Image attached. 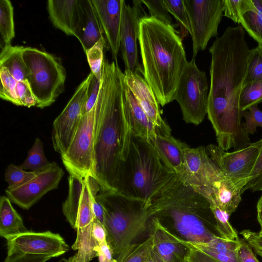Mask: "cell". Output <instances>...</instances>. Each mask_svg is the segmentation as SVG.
<instances>
[{"label":"cell","instance_id":"cell-21","mask_svg":"<svg viewBox=\"0 0 262 262\" xmlns=\"http://www.w3.org/2000/svg\"><path fill=\"white\" fill-rule=\"evenodd\" d=\"M47 9L53 25L69 36L77 38L80 16V0H49Z\"/></svg>","mask_w":262,"mask_h":262},{"label":"cell","instance_id":"cell-43","mask_svg":"<svg viewBox=\"0 0 262 262\" xmlns=\"http://www.w3.org/2000/svg\"><path fill=\"white\" fill-rule=\"evenodd\" d=\"M260 141V151L253 169L252 179L242 189V193L249 189L253 192L262 191V138Z\"/></svg>","mask_w":262,"mask_h":262},{"label":"cell","instance_id":"cell-22","mask_svg":"<svg viewBox=\"0 0 262 262\" xmlns=\"http://www.w3.org/2000/svg\"><path fill=\"white\" fill-rule=\"evenodd\" d=\"M150 221V235L154 239V250L164 262L183 261L184 239L171 233L157 216Z\"/></svg>","mask_w":262,"mask_h":262},{"label":"cell","instance_id":"cell-44","mask_svg":"<svg viewBox=\"0 0 262 262\" xmlns=\"http://www.w3.org/2000/svg\"><path fill=\"white\" fill-rule=\"evenodd\" d=\"M16 92L21 106L28 107L36 106V99L28 80L18 81Z\"/></svg>","mask_w":262,"mask_h":262},{"label":"cell","instance_id":"cell-5","mask_svg":"<svg viewBox=\"0 0 262 262\" xmlns=\"http://www.w3.org/2000/svg\"><path fill=\"white\" fill-rule=\"evenodd\" d=\"M176 177L151 142L132 134L118 192L149 206L156 195Z\"/></svg>","mask_w":262,"mask_h":262},{"label":"cell","instance_id":"cell-29","mask_svg":"<svg viewBox=\"0 0 262 262\" xmlns=\"http://www.w3.org/2000/svg\"><path fill=\"white\" fill-rule=\"evenodd\" d=\"M0 46L11 44L15 36L13 7L9 0L0 1Z\"/></svg>","mask_w":262,"mask_h":262},{"label":"cell","instance_id":"cell-8","mask_svg":"<svg viewBox=\"0 0 262 262\" xmlns=\"http://www.w3.org/2000/svg\"><path fill=\"white\" fill-rule=\"evenodd\" d=\"M90 177L80 179L70 175L68 194L62 206L67 221L77 232L72 248L82 255L93 254L98 245L92 233L95 217L92 207Z\"/></svg>","mask_w":262,"mask_h":262},{"label":"cell","instance_id":"cell-45","mask_svg":"<svg viewBox=\"0 0 262 262\" xmlns=\"http://www.w3.org/2000/svg\"><path fill=\"white\" fill-rule=\"evenodd\" d=\"M100 80L94 75L90 84L86 100L82 107V116L90 112L96 104L100 87Z\"/></svg>","mask_w":262,"mask_h":262},{"label":"cell","instance_id":"cell-6","mask_svg":"<svg viewBox=\"0 0 262 262\" xmlns=\"http://www.w3.org/2000/svg\"><path fill=\"white\" fill-rule=\"evenodd\" d=\"M96 199L104 210L107 242L114 256H118L145 230L153 216L150 205L119 192L101 189Z\"/></svg>","mask_w":262,"mask_h":262},{"label":"cell","instance_id":"cell-1","mask_svg":"<svg viewBox=\"0 0 262 262\" xmlns=\"http://www.w3.org/2000/svg\"><path fill=\"white\" fill-rule=\"evenodd\" d=\"M249 50L241 25L227 27L209 48L211 61L207 115L217 146L226 151L232 148L243 149L250 144L249 135L242 126L239 107Z\"/></svg>","mask_w":262,"mask_h":262},{"label":"cell","instance_id":"cell-47","mask_svg":"<svg viewBox=\"0 0 262 262\" xmlns=\"http://www.w3.org/2000/svg\"><path fill=\"white\" fill-rule=\"evenodd\" d=\"M240 233L255 252L262 257V235L250 230H243Z\"/></svg>","mask_w":262,"mask_h":262},{"label":"cell","instance_id":"cell-42","mask_svg":"<svg viewBox=\"0 0 262 262\" xmlns=\"http://www.w3.org/2000/svg\"><path fill=\"white\" fill-rule=\"evenodd\" d=\"M141 2L146 6L149 12L150 16L166 25L173 26L172 18L167 9L164 0H141Z\"/></svg>","mask_w":262,"mask_h":262},{"label":"cell","instance_id":"cell-32","mask_svg":"<svg viewBox=\"0 0 262 262\" xmlns=\"http://www.w3.org/2000/svg\"><path fill=\"white\" fill-rule=\"evenodd\" d=\"M51 164L52 162H50L45 156L42 142L39 138H36L26 160L18 166L24 170L37 172L47 169Z\"/></svg>","mask_w":262,"mask_h":262},{"label":"cell","instance_id":"cell-34","mask_svg":"<svg viewBox=\"0 0 262 262\" xmlns=\"http://www.w3.org/2000/svg\"><path fill=\"white\" fill-rule=\"evenodd\" d=\"M262 80V45L249 50L244 85Z\"/></svg>","mask_w":262,"mask_h":262},{"label":"cell","instance_id":"cell-16","mask_svg":"<svg viewBox=\"0 0 262 262\" xmlns=\"http://www.w3.org/2000/svg\"><path fill=\"white\" fill-rule=\"evenodd\" d=\"M6 241L8 255L28 254L47 255L53 258L69 250V245L60 235L50 231H28L9 237Z\"/></svg>","mask_w":262,"mask_h":262},{"label":"cell","instance_id":"cell-38","mask_svg":"<svg viewBox=\"0 0 262 262\" xmlns=\"http://www.w3.org/2000/svg\"><path fill=\"white\" fill-rule=\"evenodd\" d=\"M210 208L215 220V227L219 235L229 240H238L237 233L229 221V215L217 206L210 204Z\"/></svg>","mask_w":262,"mask_h":262},{"label":"cell","instance_id":"cell-25","mask_svg":"<svg viewBox=\"0 0 262 262\" xmlns=\"http://www.w3.org/2000/svg\"><path fill=\"white\" fill-rule=\"evenodd\" d=\"M125 103L133 134L148 142L153 141L156 128L142 109L124 79Z\"/></svg>","mask_w":262,"mask_h":262},{"label":"cell","instance_id":"cell-41","mask_svg":"<svg viewBox=\"0 0 262 262\" xmlns=\"http://www.w3.org/2000/svg\"><path fill=\"white\" fill-rule=\"evenodd\" d=\"M242 116L245 120V122L242 123V126L249 135H254L256 132L257 127L262 128V112L258 108L257 104L242 112Z\"/></svg>","mask_w":262,"mask_h":262},{"label":"cell","instance_id":"cell-26","mask_svg":"<svg viewBox=\"0 0 262 262\" xmlns=\"http://www.w3.org/2000/svg\"><path fill=\"white\" fill-rule=\"evenodd\" d=\"M28 231L22 218L6 196L0 199V235L6 239Z\"/></svg>","mask_w":262,"mask_h":262},{"label":"cell","instance_id":"cell-53","mask_svg":"<svg viewBox=\"0 0 262 262\" xmlns=\"http://www.w3.org/2000/svg\"><path fill=\"white\" fill-rule=\"evenodd\" d=\"M145 262H164L153 249L150 256Z\"/></svg>","mask_w":262,"mask_h":262},{"label":"cell","instance_id":"cell-37","mask_svg":"<svg viewBox=\"0 0 262 262\" xmlns=\"http://www.w3.org/2000/svg\"><path fill=\"white\" fill-rule=\"evenodd\" d=\"M106 47L107 48L106 39L102 38L85 52L91 72L99 80L101 78L102 64L104 58L103 50Z\"/></svg>","mask_w":262,"mask_h":262},{"label":"cell","instance_id":"cell-4","mask_svg":"<svg viewBox=\"0 0 262 262\" xmlns=\"http://www.w3.org/2000/svg\"><path fill=\"white\" fill-rule=\"evenodd\" d=\"M149 207L153 216L169 220L186 242L206 243L220 236L207 228L208 217L213 216L210 204L178 177L156 195Z\"/></svg>","mask_w":262,"mask_h":262},{"label":"cell","instance_id":"cell-3","mask_svg":"<svg viewBox=\"0 0 262 262\" xmlns=\"http://www.w3.org/2000/svg\"><path fill=\"white\" fill-rule=\"evenodd\" d=\"M138 40L144 78L164 106L174 100L188 62L183 39L173 26L146 16L139 23Z\"/></svg>","mask_w":262,"mask_h":262},{"label":"cell","instance_id":"cell-23","mask_svg":"<svg viewBox=\"0 0 262 262\" xmlns=\"http://www.w3.org/2000/svg\"><path fill=\"white\" fill-rule=\"evenodd\" d=\"M251 179H236L225 175L216 185L211 205L217 206L229 215L234 212L242 200V189Z\"/></svg>","mask_w":262,"mask_h":262},{"label":"cell","instance_id":"cell-28","mask_svg":"<svg viewBox=\"0 0 262 262\" xmlns=\"http://www.w3.org/2000/svg\"><path fill=\"white\" fill-rule=\"evenodd\" d=\"M255 8L245 13L240 24L258 44L262 45V0H253Z\"/></svg>","mask_w":262,"mask_h":262},{"label":"cell","instance_id":"cell-27","mask_svg":"<svg viewBox=\"0 0 262 262\" xmlns=\"http://www.w3.org/2000/svg\"><path fill=\"white\" fill-rule=\"evenodd\" d=\"M24 47L8 45L1 49L0 67L5 68L17 81L29 79V72L23 56Z\"/></svg>","mask_w":262,"mask_h":262},{"label":"cell","instance_id":"cell-51","mask_svg":"<svg viewBox=\"0 0 262 262\" xmlns=\"http://www.w3.org/2000/svg\"><path fill=\"white\" fill-rule=\"evenodd\" d=\"M92 233L94 239L99 245L107 242L106 232L104 226L95 219L93 224Z\"/></svg>","mask_w":262,"mask_h":262},{"label":"cell","instance_id":"cell-7","mask_svg":"<svg viewBox=\"0 0 262 262\" xmlns=\"http://www.w3.org/2000/svg\"><path fill=\"white\" fill-rule=\"evenodd\" d=\"M23 56L29 72L28 82L36 106H50L63 92L66 71L60 58L38 49L24 47Z\"/></svg>","mask_w":262,"mask_h":262},{"label":"cell","instance_id":"cell-36","mask_svg":"<svg viewBox=\"0 0 262 262\" xmlns=\"http://www.w3.org/2000/svg\"><path fill=\"white\" fill-rule=\"evenodd\" d=\"M255 8L253 0H223L224 15L235 23L240 24L242 16Z\"/></svg>","mask_w":262,"mask_h":262},{"label":"cell","instance_id":"cell-14","mask_svg":"<svg viewBox=\"0 0 262 262\" xmlns=\"http://www.w3.org/2000/svg\"><path fill=\"white\" fill-rule=\"evenodd\" d=\"M133 4H124L120 28V48L125 71L143 75L140 63L137 41L139 37V23L147 16L141 5V1H133Z\"/></svg>","mask_w":262,"mask_h":262},{"label":"cell","instance_id":"cell-13","mask_svg":"<svg viewBox=\"0 0 262 262\" xmlns=\"http://www.w3.org/2000/svg\"><path fill=\"white\" fill-rule=\"evenodd\" d=\"M93 76L94 74L91 72L79 85L66 107L53 122V146L54 150L61 156L66 152L76 134Z\"/></svg>","mask_w":262,"mask_h":262},{"label":"cell","instance_id":"cell-49","mask_svg":"<svg viewBox=\"0 0 262 262\" xmlns=\"http://www.w3.org/2000/svg\"><path fill=\"white\" fill-rule=\"evenodd\" d=\"M184 243L188 248L187 254L191 262H219L208 255L188 245L185 240Z\"/></svg>","mask_w":262,"mask_h":262},{"label":"cell","instance_id":"cell-2","mask_svg":"<svg viewBox=\"0 0 262 262\" xmlns=\"http://www.w3.org/2000/svg\"><path fill=\"white\" fill-rule=\"evenodd\" d=\"M133 132L125 103L124 73L104 58L96 103L95 179L100 189L118 192Z\"/></svg>","mask_w":262,"mask_h":262},{"label":"cell","instance_id":"cell-52","mask_svg":"<svg viewBox=\"0 0 262 262\" xmlns=\"http://www.w3.org/2000/svg\"><path fill=\"white\" fill-rule=\"evenodd\" d=\"M257 220L260 227V230L258 232L262 235V195L258 199L256 205Z\"/></svg>","mask_w":262,"mask_h":262},{"label":"cell","instance_id":"cell-31","mask_svg":"<svg viewBox=\"0 0 262 262\" xmlns=\"http://www.w3.org/2000/svg\"><path fill=\"white\" fill-rule=\"evenodd\" d=\"M185 243L188 245L199 250L209 251L236 258L239 238L238 240L234 241L227 239L220 236H216L206 243H193L186 241Z\"/></svg>","mask_w":262,"mask_h":262},{"label":"cell","instance_id":"cell-24","mask_svg":"<svg viewBox=\"0 0 262 262\" xmlns=\"http://www.w3.org/2000/svg\"><path fill=\"white\" fill-rule=\"evenodd\" d=\"M81 16L77 38L84 52L105 38L92 0H80Z\"/></svg>","mask_w":262,"mask_h":262},{"label":"cell","instance_id":"cell-12","mask_svg":"<svg viewBox=\"0 0 262 262\" xmlns=\"http://www.w3.org/2000/svg\"><path fill=\"white\" fill-rule=\"evenodd\" d=\"M185 179L183 183L211 204L215 187L224 176L203 146L185 149Z\"/></svg>","mask_w":262,"mask_h":262},{"label":"cell","instance_id":"cell-33","mask_svg":"<svg viewBox=\"0 0 262 262\" xmlns=\"http://www.w3.org/2000/svg\"><path fill=\"white\" fill-rule=\"evenodd\" d=\"M164 2L168 12L176 20L177 26L180 28L179 33L183 39L191 33L189 21L184 0H164Z\"/></svg>","mask_w":262,"mask_h":262},{"label":"cell","instance_id":"cell-35","mask_svg":"<svg viewBox=\"0 0 262 262\" xmlns=\"http://www.w3.org/2000/svg\"><path fill=\"white\" fill-rule=\"evenodd\" d=\"M37 172L26 171L19 166L9 164L5 172V180L8 183V190L16 189L33 179Z\"/></svg>","mask_w":262,"mask_h":262},{"label":"cell","instance_id":"cell-48","mask_svg":"<svg viewBox=\"0 0 262 262\" xmlns=\"http://www.w3.org/2000/svg\"><path fill=\"white\" fill-rule=\"evenodd\" d=\"M52 258L42 255L13 254H7L4 262H46Z\"/></svg>","mask_w":262,"mask_h":262},{"label":"cell","instance_id":"cell-40","mask_svg":"<svg viewBox=\"0 0 262 262\" xmlns=\"http://www.w3.org/2000/svg\"><path fill=\"white\" fill-rule=\"evenodd\" d=\"M0 97L13 104L21 106L17 98L16 88L17 81L12 76L7 69L0 67Z\"/></svg>","mask_w":262,"mask_h":262},{"label":"cell","instance_id":"cell-9","mask_svg":"<svg viewBox=\"0 0 262 262\" xmlns=\"http://www.w3.org/2000/svg\"><path fill=\"white\" fill-rule=\"evenodd\" d=\"M208 95L206 73L192 58L186 64L174 96L186 123L199 125L204 120L207 114Z\"/></svg>","mask_w":262,"mask_h":262},{"label":"cell","instance_id":"cell-39","mask_svg":"<svg viewBox=\"0 0 262 262\" xmlns=\"http://www.w3.org/2000/svg\"><path fill=\"white\" fill-rule=\"evenodd\" d=\"M262 102V80L243 85L239 98L242 112Z\"/></svg>","mask_w":262,"mask_h":262},{"label":"cell","instance_id":"cell-46","mask_svg":"<svg viewBox=\"0 0 262 262\" xmlns=\"http://www.w3.org/2000/svg\"><path fill=\"white\" fill-rule=\"evenodd\" d=\"M236 258L238 262H259L253 252L250 246L244 238H239Z\"/></svg>","mask_w":262,"mask_h":262},{"label":"cell","instance_id":"cell-15","mask_svg":"<svg viewBox=\"0 0 262 262\" xmlns=\"http://www.w3.org/2000/svg\"><path fill=\"white\" fill-rule=\"evenodd\" d=\"M260 148V140L250 143L244 148L232 152L225 151L214 144H209L206 147L210 158L225 176L251 179Z\"/></svg>","mask_w":262,"mask_h":262},{"label":"cell","instance_id":"cell-50","mask_svg":"<svg viewBox=\"0 0 262 262\" xmlns=\"http://www.w3.org/2000/svg\"><path fill=\"white\" fill-rule=\"evenodd\" d=\"M99 262H117L107 242L99 244L96 248Z\"/></svg>","mask_w":262,"mask_h":262},{"label":"cell","instance_id":"cell-11","mask_svg":"<svg viewBox=\"0 0 262 262\" xmlns=\"http://www.w3.org/2000/svg\"><path fill=\"white\" fill-rule=\"evenodd\" d=\"M192 41V58L205 50L217 29L223 15V0H184Z\"/></svg>","mask_w":262,"mask_h":262},{"label":"cell","instance_id":"cell-18","mask_svg":"<svg viewBox=\"0 0 262 262\" xmlns=\"http://www.w3.org/2000/svg\"><path fill=\"white\" fill-rule=\"evenodd\" d=\"M102 27L107 48L117 62L120 48V28L124 0H92Z\"/></svg>","mask_w":262,"mask_h":262},{"label":"cell","instance_id":"cell-19","mask_svg":"<svg viewBox=\"0 0 262 262\" xmlns=\"http://www.w3.org/2000/svg\"><path fill=\"white\" fill-rule=\"evenodd\" d=\"M124 79L156 128L161 131L171 133L170 127L162 117L160 104L145 79L139 74L124 71Z\"/></svg>","mask_w":262,"mask_h":262},{"label":"cell","instance_id":"cell-30","mask_svg":"<svg viewBox=\"0 0 262 262\" xmlns=\"http://www.w3.org/2000/svg\"><path fill=\"white\" fill-rule=\"evenodd\" d=\"M154 247V239L150 234L144 242L127 246L116 259L117 262H145Z\"/></svg>","mask_w":262,"mask_h":262},{"label":"cell","instance_id":"cell-17","mask_svg":"<svg viewBox=\"0 0 262 262\" xmlns=\"http://www.w3.org/2000/svg\"><path fill=\"white\" fill-rule=\"evenodd\" d=\"M63 169L55 162L46 169L38 172L35 177L13 190H5L7 196L19 207L28 210L47 192L57 189L63 177Z\"/></svg>","mask_w":262,"mask_h":262},{"label":"cell","instance_id":"cell-54","mask_svg":"<svg viewBox=\"0 0 262 262\" xmlns=\"http://www.w3.org/2000/svg\"><path fill=\"white\" fill-rule=\"evenodd\" d=\"M59 262H69V259L63 258Z\"/></svg>","mask_w":262,"mask_h":262},{"label":"cell","instance_id":"cell-20","mask_svg":"<svg viewBox=\"0 0 262 262\" xmlns=\"http://www.w3.org/2000/svg\"><path fill=\"white\" fill-rule=\"evenodd\" d=\"M156 133V138L151 142L164 164L184 183L185 179V149L187 145L174 138L171 133L157 128Z\"/></svg>","mask_w":262,"mask_h":262},{"label":"cell","instance_id":"cell-10","mask_svg":"<svg viewBox=\"0 0 262 262\" xmlns=\"http://www.w3.org/2000/svg\"><path fill=\"white\" fill-rule=\"evenodd\" d=\"M95 130L96 104L90 112L82 116L72 142L61 156L70 175L80 179L89 176L95 179Z\"/></svg>","mask_w":262,"mask_h":262}]
</instances>
